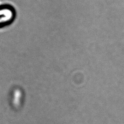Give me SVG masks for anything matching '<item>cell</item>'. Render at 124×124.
<instances>
[{"label":"cell","mask_w":124,"mask_h":124,"mask_svg":"<svg viewBox=\"0 0 124 124\" xmlns=\"http://www.w3.org/2000/svg\"><path fill=\"white\" fill-rule=\"evenodd\" d=\"M15 17L14 9L9 5L0 6V27L11 23Z\"/></svg>","instance_id":"1"}]
</instances>
